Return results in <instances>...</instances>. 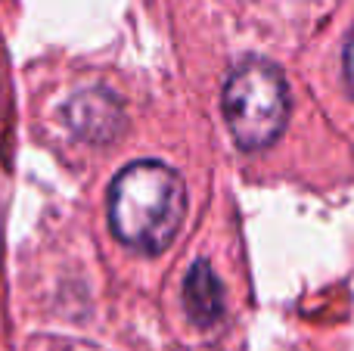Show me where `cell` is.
<instances>
[{"instance_id":"obj_4","label":"cell","mask_w":354,"mask_h":351,"mask_svg":"<svg viewBox=\"0 0 354 351\" xmlns=\"http://www.w3.org/2000/svg\"><path fill=\"white\" fill-rule=\"evenodd\" d=\"M183 308H187L189 321H193L196 327H212L221 317L224 292H221L218 277H214V271L205 261H196V265L189 267L187 280H183Z\"/></svg>"},{"instance_id":"obj_2","label":"cell","mask_w":354,"mask_h":351,"mask_svg":"<svg viewBox=\"0 0 354 351\" xmlns=\"http://www.w3.org/2000/svg\"><path fill=\"white\" fill-rule=\"evenodd\" d=\"M289 97L283 75L270 62L249 59L233 68L224 87V115L243 149H264L286 124Z\"/></svg>"},{"instance_id":"obj_1","label":"cell","mask_w":354,"mask_h":351,"mask_svg":"<svg viewBox=\"0 0 354 351\" xmlns=\"http://www.w3.org/2000/svg\"><path fill=\"white\" fill-rule=\"evenodd\" d=\"M187 215V190L168 165L153 159L122 168L109 187L112 234L131 249L162 252L174 243Z\"/></svg>"},{"instance_id":"obj_3","label":"cell","mask_w":354,"mask_h":351,"mask_svg":"<svg viewBox=\"0 0 354 351\" xmlns=\"http://www.w3.org/2000/svg\"><path fill=\"white\" fill-rule=\"evenodd\" d=\"M66 122L81 140L87 143H109L122 134L124 109L115 93L103 87H91L84 93H75L66 106Z\"/></svg>"},{"instance_id":"obj_5","label":"cell","mask_w":354,"mask_h":351,"mask_svg":"<svg viewBox=\"0 0 354 351\" xmlns=\"http://www.w3.org/2000/svg\"><path fill=\"white\" fill-rule=\"evenodd\" d=\"M345 78H348V87L354 93V31H351L348 44H345Z\"/></svg>"}]
</instances>
